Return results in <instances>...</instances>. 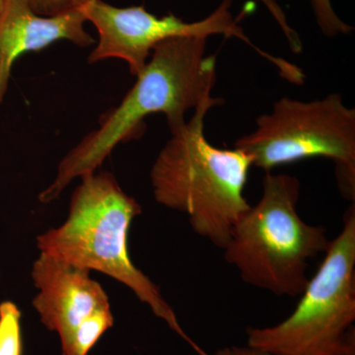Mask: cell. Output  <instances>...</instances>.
I'll return each instance as SVG.
<instances>
[{"label": "cell", "mask_w": 355, "mask_h": 355, "mask_svg": "<svg viewBox=\"0 0 355 355\" xmlns=\"http://www.w3.org/2000/svg\"><path fill=\"white\" fill-rule=\"evenodd\" d=\"M207 39L174 37L158 44L121 104L102 116L99 128L62 159L55 181L42 191L40 202H53L72 180L96 172L114 147L139 137L144 119L150 114H164L174 135L186 125L191 110L221 105L223 100L211 96L216 58L207 55Z\"/></svg>", "instance_id": "1"}, {"label": "cell", "mask_w": 355, "mask_h": 355, "mask_svg": "<svg viewBox=\"0 0 355 355\" xmlns=\"http://www.w3.org/2000/svg\"><path fill=\"white\" fill-rule=\"evenodd\" d=\"M216 106L200 107L172 135L150 178L156 202L187 214L198 236L223 249L235 224L251 207L244 190L253 165L239 149L218 148L205 139V116Z\"/></svg>", "instance_id": "2"}, {"label": "cell", "mask_w": 355, "mask_h": 355, "mask_svg": "<svg viewBox=\"0 0 355 355\" xmlns=\"http://www.w3.org/2000/svg\"><path fill=\"white\" fill-rule=\"evenodd\" d=\"M81 179L70 200L67 221L37 238L41 253L84 270H98L125 284L202 354L180 326L158 287L130 260L128 232L133 219L141 214L139 203L123 191L111 173L94 172Z\"/></svg>", "instance_id": "3"}, {"label": "cell", "mask_w": 355, "mask_h": 355, "mask_svg": "<svg viewBox=\"0 0 355 355\" xmlns=\"http://www.w3.org/2000/svg\"><path fill=\"white\" fill-rule=\"evenodd\" d=\"M300 183L287 174L266 173L258 203L243 214L223 248L243 282L277 296H300L309 261L326 253V230L299 216Z\"/></svg>", "instance_id": "4"}, {"label": "cell", "mask_w": 355, "mask_h": 355, "mask_svg": "<svg viewBox=\"0 0 355 355\" xmlns=\"http://www.w3.org/2000/svg\"><path fill=\"white\" fill-rule=\"evenodd\" d=\"M300 296L279 324L248 329L247 345L272 355H355L354 205Z\"/></svg>", "instance_id": "5"}, {"label": "cell", "mask_w": 355, "mask_h": 355, "mask_svg": "<svg viewBox=\"0 0 355 355\" xmlns=\"http://www.w3.org/2000/svg\"><path fill=\"white\" fill-rule=\"evenodd\" d=\"M234 147L266 173L304 159H331L343 197L354 200L355 110L338 93L312 101L282 97Z\"/></svg>", "instance_id": "6"}, {"label": "cell", "mask_w": 355, "mask_h": 355, "mask_svg": "<svg viewBox=\"0 0 355 355\" xmlns=\"http://www.w3.org/2000/svg\"><path fill=\"white\" fill-rule=\"evenodd\" d=\"M80 7L99 34L97 46L89 55V64L120 58L127 62L130 73L137 76L161 42L174 37L209 38L214 35L241 40L277 69L284 64L282 58L270 55L252 43L231 13V0H222L214 12L196 22H186L174 14L159 18L144 6L121 8L102 0H84Z\"/></svg>", "instance_id": "7"}, {"label": "cell", "mask_w": 355, "mask_h": 355, "mask_svg": "<svg viewBox=\"0 0 355 355\" xmlns=\"http://www.w3.org/2000/svg\"><path fill=\"white\" fill-rule=\"evenodd\" d=\"M39 291L33 306L49 331L58 334L62 355H88L114 326L108 295L84 270L41 253L33 265Z\"/></svg>", "instance_id": "8"}, {"label": "cell", "mask_w": 355, "mask_h": 355, "mask_svg": "<svg viewBox=\"0 0 355 355\" xmlns=\"http://www.w3.org/2000/svg\"><path fill=\"white\" fill-rule=\"evenodd\" d=\"M81 7L55 16H42L28 0H7L0 12V103L8 88L14 62L28 51H40L62 40L81 48L94 44L85 30Z\"/></svg>", "instance_id": "9"}, {"label": "cell", "mask_w": 355, "mask_h": 355, "mask_svg": "<svg viewBox=\"0 0 355 355\" xmlns=\"http://www.w3.org/2000/svg\"><path fill=\"white\" fill-rule=\"evenodd\" d=\"M21 311L15 303H0V355H22Z\"/></svg>", "instance_id": "10"}, {"label": "cell", "mask_w": 355, "mask_h": 355, "mask_svg": "<svg viewBox=\"0 0 355 355\" xmlns=\"http://www.w3.org/2000/svg\"><path fill=\"white\" fill-rule=\"evenodd\" d=\"M314 14L315 20L320 31L328 38L347 35L354 31L352 26L338 17L334 10L331 0H308Z\"/></svg>", "instance_id": "11"}, {"label": "cell", "mask_w": 355, "mask_h": 355, "mask_svg": "<svg viewBox=\"0 0 355 355\" xmlns=\"http://www.w3.org/2000/svg\"><path fill=\"white\" fill-rule=\"evenodd\" d=\"M260 1L265 4L268 10L277 21V24L279 25L280 29L284 32V36L286 37L287 41H288L291 50L296 53H301L303 49L302 42L299 38L297 32L289 25L286 14H284L282 7L279 6L275 0H260Z\"/></svg>", "instance_id": "12"}, {"label": "cell", "mask_w": 355, "mask_h": 355, "mask_svg": "<svg viewBox=\"0 0 355 355\" xmlns=\"http://www.w3.org/2000/svg\"><path fill=\"white\" fill-rule=\"evenodd\" d=\"M84 0H28L30 6L42 16H55L78 8Z\"/></svg>", "instance_id": "13"}, {"label": "cell", "mask_w": 355, "mask_h": 355, "mask_svg": "<svg viewBox=\"0 0 355 355\" xmlns=\"http://www.w3.org/2000/svg\"><path fill=\"white\" fill-rule=\"evenodd\" d=\"M212 355H272L263 350L254 349V347L245 345V347H237V345H231V347H223L217 350Z\"/></svg>", "instance_id": "14"}, {"label": "cell", "mask_w": 355, "mask_h": 355, "mask_svg": "<svg viewBox=\"0 0 355 355\" xmlns=\"http://www.w3.org/2000/svg\"><path fill=\"white\" fill-rule=\"evenodd\" d=\"M7 0H0V12H1L2 9H3L4 6H6Z\"/></svg>", "instance_id": "15"}]
</instances>
